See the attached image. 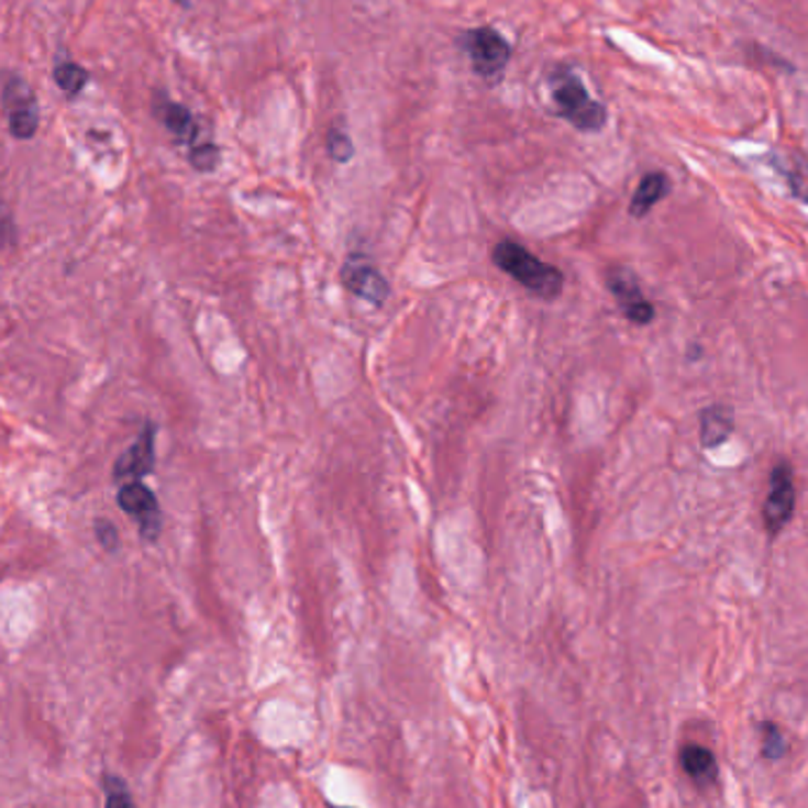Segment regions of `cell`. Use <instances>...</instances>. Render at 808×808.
<instances>
[{"mask_svg": "<svg viewBox=\"0 0 808 808\" xmlns=\"http://www.w3.org/2000/svg\"><path fill=\"white\" fill-rule=\"evenodd\" d=\"M326 152L339 164L351 162L353 154H355L351 135H347L343 129H329V133H326Z\"/></svg>", "mask_w": 808, "mask_h": 808, "instance_id": "2e32d148", "label": "cell"}, {"mask_svg": "<svg viewBox=\"0 0 808 808\" xmlns=\"http://www.w3.org/2000/svg\"><path fill=\"white\" fill-rule=\"evenodd\" d=\"M762 752L766 759H781L787 750L785 735L781 733V728L775 723H762Z\"/></svg>", "mask_w": 808, "mask_h": 808, "instance_id": "d6986e66", "label": "cell"}, {"mask_svg": "<svg viewBox=\"0 0 808 808\" xmlns=\"http://www.w3.org/2000/svg\"><path fill=\"white\" fill-rule=\"evenodd\" d=\"M733 414L723 405H711L700 411V442L705 450H717L733 435Z\"/></svg>", "mask_w": 808, "mask_h": 808, "instance_id": "4fadbf2b", "label": "cell"}, {"mask_svg": "<svg viewBox=\"0 0 808 808\" xmlns=\"http://www.w3.org/2000/svg\"><path fill=\"white\" fill-rule=\"evenodd\" d=\"M119 506L140 522V530L145 539H156L158 532H162V511H158L154 495L142 483L135 480L123 485L119 492Z\"/></svg>", "mask_w": 808, "mask_h": 808, "instance_id": "ba28073f", "label": "cell"}, {"mask_svg": "<svg viewBox=\"0 0 808 808\" xmlns=\"http://www.w3.org/2000/svg\"><path fill=\"white\" fill-rule=\"evenodd\" d=\"M678 762L697 787H711L719 778L717 756L707 748H702V744H686V748L680 750Z\"/></svg>", "mask_w": 808, "mask_h": 808, "instance_id": "8fae6325", "label": "cell"}, {"mask_svg": "<svg viewBox=\"0 0 808 808\" xmlns=\"http://www.w3.org/2000/svg\"><path fill=\"white\" fill-rule=\"evenodd\" d=\"M152 466H154V428L147 425L135 445L119 458L114 475L117 480L135 483L142 475H147Z\"/></svg>", "mask_w": 808, "mask_h": 808, "instance_id": "30bf717a", "label": "cell"}, {"mask_svg": "<svg viewBox=\"0 0 808 808\" xmlns=\"http://www.w3.org/2000/svg\"><path fill=\"white\" fill-rule=\"evenodd\" d=\"M608 289L615 296L617 306L622 308L629 322L645 326L655 320V306L641 291L637 275L629 267H610L608 269Z\"/></svg>", "mask_w": 808, "mask_h": 808, "instance_id": "8992f818", "label": "cell"}, {"mask_svg": "<svg viewBox=\"0 0 808 808\" xmlns=\"http://www.w3.org/2000/svg\"><path fill=\"white\" fill-rule=\"evenodd\" d=\"M492 261L497 267H501L506 275L513 277L520 287H525L530 294L539 298H556L563 291L565 277L558 267H553L544 261L520 246L518 242H499L492 251Z\"/></svg>", "mask_w": 808, "mask_h": 808, "instance_id": "7a4b0ae2", "label": "cell"}, {"mask_svg": "<svg viewBox=\"0 0 808 808\" xmlns=\"http://www.w3.org/2000/svg\"><path fill=\"white\" fill-rule=\"evenodd\" d=\"M154 117L164 123V129L176 137L180 145H187L189 150L199 145V123L185 104L173 102L166 98V95L156 92L154 95Z\"/></svg>", "mask_w": 808, "mask_h": 808, "instance_id": "9c48e42d", "label": "cell"}, {"mask_svg": "<svg viewBox=\"0 0 808 808\" xmlns=\"http://www.w3.org/2000/svg\"><path fill=\"white\" fill-rule=\"evenodd\" d=\"M458 45L466 53L473 74L487 84H497L513 57V45L495 26L464 31Z\"/></svg>", "mask_w": 808, "mask_h": 808, "instance_id": "3957f363", "label": "cell"}, {"mask_svg": "<svg viewBox=\"0 0 808 808\" xmlns=\"http://www.w3.org/2000/svg\"><path fill=\"white\" fill-rule=\"evenodd\" d=\"M669 189H672L669 178L664 176L662 170L645 173V176L639 182V187H637V192H633V197H631L629 213L633 218H645L664 197L669 195Z\"/></svg>", "mask_w": 808, "mask_h": 808, "instance_id": "7c38bea8", "label": "cell"}, {"mask_svg": "<svg viewBox=\"0 0 808 808\" xmlns=\"http://www.w3.org/2000/svg\"><path fill=\"white\" fill-rule=\"evenodd\" d=\"M797 509V487H795V471L787 462L775 464L768 480V495L764 501V525L771 539L778 536L787 525Z\"/></svg>", "mask_w": 808, "mask_h": 808, "instance_id": "277c9868", "label": "cell"}, {"mask_svg": "<svg viewBox=\"0 0 808 808\" xmlns=\"http://www.w3.org/2000/svg\"><path fill=\"white\" fill-rule=\"evenodd\" d=\"M775 168L785 178L789 192L799 201L808 203V156L787 154L785 158H775Z\"/></svg>", "mask_w": 808, "mask_h": 808, "instance_id": "5bb4252c", "label": "cell"}, {"mask_svg": "<svg viewBox=\"0 0 808 808\" xmlns=\"http://www.w3.org/2000/svg\"><path fill=\"white\" fill-rule=\"evenodd\" d=\"M104 792H107L104 808H135L129 785H125L121 778H117V775H107Z\"/></svg>", "mask_w": 808, "mask_h": 808, "instance_id": "e0dca14e", "label": "cell"}, {"mask_svg": "<svg viewBox=\"0 0 808 808\" xmlns=\"http://www.w3.org/2000/svg\"><path fill=\"white\" fill-rule=\"evenodd\" d=\"M3 109L10 133L18 140H31L38 131V100L22 78H10L3 88Z\"/></svg>", "mask_w": 808, "mask_h": 808, "instance_id": "5b68a950", "label": "cell"}, {"mask_svg": "<svg viewBox=\"0 0 808 808\" xmlns=\"http://www.w3.org/2000/svg\"><path fill=\"white\" fill-rule=\"evenodd\" d=\"M189 164H192L201 173H211L220 164V150L213 142H199L189 150Z\"/></svg>", "mask_w": 808, "mask_h": 808, "instance_id": "ac0fdd59", "label": "cell"}, {"mask_svg": "<svg viewBox=\"0 0 808 808\" xmlns=\"http://www.w3.org/2000/svg\"><path fill=\"white\" fill-rule=\"evenodd\" d=\"M53 78L55 84L67 92V98H76V95L88 86L90 74L81 65H76V62H62V65L53 69Z\"/></svg>", "mask_w": 808, "mask_h": 808, "instance_id": "9a60e30c", "label": "cell"}, {"mask_svg": "<svg viewBox=\"0 0 808 808\" xmlns=\"http://www.w3.org/2000/svg\"><path fill=\"white\" fill-rule=\"evenodd\" d=\"M176 3H180V5H189V0H176Z\"/></svg>", "mask_w": 808, "mask_h": 808, "instance_id": "44dd1931", "label": "cell"}, {"mask_svg": "<svg viewBox=\"0 0 808 808\" xmlns=\"http://www.w3.org/2000/svg\"><path fill=\"white\" fill-rule=\"evenodd\" d=\"M98 534H100L102 544H104L107 549H117V528L112 525V522L100 520V522H98Z\"/></svg>", "mask_w": 808, "mask_h": 808, "instance_id": "ffe728a7", "label": "cell"}, {"mask_svg": "<svg viewBox=\"0 0 808 808\" xmlns=\"http://www.w3.org/2000/svg\"><path fill=\"white\" fill-rule=\"evenodd\" d=\"M546 84L551 102L556 107V114L573 125V129H577L579 133H598L606 129L608 123L606 104L591 98L579 74L573 67L567 65L551 67V71L546 74Z\"/></svg>", "mask_w": 808, "mask_h": 808, "instance_id": "6da1fadb", "label": "cell"}, {"mask_svg": "<svg viewBox=\"0 0 808 808\" xmlns=\"http://www.w3.org/2000/svg\"><path fill=\"white\" fill-rule=\"evenodd\" d=\"M341 279L347 287V291H353L355 296L369 300L372 306H384L388 300L390 287L388 281L381 277V273L362 256H351L343 265Z\"/></svg>", "mask_w": 808, "mask_h": 808, "instance_id": "52a82bcc", "label": "cell"}]
</instances>
